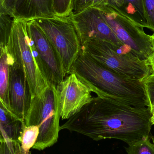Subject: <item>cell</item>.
<instances>
[{"label": "cell", "instance_id": "obj_1", "mask_svg": "<svg viewBox=\"0 0 154 154\" xmlns=\"http://www.w3.org/2000/svg\"><path fill=\"white\" fill-rule=\"evenodd\" d=\"M152 114L148 107H139L93 97L81 110L60 126L94 141L121 140L129 145L151 137Z\"/></svg>", "mask_w": 154, "mask_h": 154}, {"label": "cell", "instance_id": "obj_2", "mask_svg": "<svg viewBox=\"0 0 154 154\" xmlns=\"http://www.w3.org/2000/svg\"><path fill=\"white\" fill-rule=\"evenodd\" d=\"M71 73L77 75L98 97L134 106L149 107L143 82L108 69L82 49L71 67Z\"/></svg>", "mask_w": 154, "mask_h": 154}, {"label": "cell", "instance_id": "obj_3", "mask_svg": "<svg viewBox=\"0 0 154 154\" xmlns=\"http://www.w3.org/2000/svg\"><path fill=\"white\" fill-rule=\"evenodd\" d=\"M7 52L24 73L32 99L40 95L50 86L28 33L26 20L14 18Z\"/></svg>", "mask_w": 154, "mask_h": 154}, {"label": "cell", "instance_id": "obj_4", "mask_svg": "<svg viewBox=\"0 0 154 154\" xmlns=\"http://www.w3.org/2000/svg\"><path fill=\"white\" fill-rule=\"evenodd\" d=\"M82 49L105 67L125 78L143 82L153 73L149 61L141 60L129 49L108 42L90 40Z\"/></svg>", "mask_w": 154, "mask_h": 154}, {"label": "cell", "instance_id": "obj_5", "mask_svg": "<svg viewBox=\"0 0 154 154\" xmlns=\"http://www.w3.org/2000/svg\"><path fill=\"white\" fill-rule=\"evenodd\" d=\"M60 118L58 90L56 87L50 85L40 95L32 99L24 118L25 125L39 127V136L32 149L42 151L58 142Z\"/></svg>", "mask_w": 154, "mask_h": 154}, {"label": "cell", "instance_id": "obj_6", "mask_svg": "<svg viewBox=\"0 0 154 154\" xmlns=\"http://www.w3.org/2000/svg\"><path fill=\"white\" fill-rule=\"evenodd\" d=\"M118 38L139 58L149 61L154 53L152 36L144 26L133 16L105 0L96 5Z\"/></svg>", "mask_w": 154, "mask_h": 154}, {"label": "cell", "instance_id": "obj_7", "mask_svg": "<svg viewBox=\"0 0 154 154\" xmlns=\"http://www.w3.org/2000/svg\"><path fill=\"white\" fill-rule=\"evenodd\" d=\"M57 51L65 77L70 75L71 67L82 49V45L70 15H55L35 19Z\"/></svg>", "mask_w": 154, "mask_h": 154}, {"label": "cell", "instance_id": "obj_8", "mask_svg": "<svg viewBox=\"0 0 154 154\" xmlns=\"http://www.w3.org/2000/svg\"><path fill=\"white\" fill-rule=\"evenodd\" d=\"M28 33L50 85L57 88L66 77L57 51L34 20H26Z\"/></svg>", "mask_w": 154, "mask_h": 154}, {"label": "cell", "instance_id": "obj_9", "mask_svg": "<svg viewBox=\"0 0 154 154\" xmlns=\"http://www.w3.org/2000/svg\"><path fill=\"white\" fill-rule=\"evenodd\" d=\"M70 16L82 46L89 41L95 40L128 48L118 38L97 7L91 6L77 13H71Z\"/></svg>", "mask_w": 154, "mask_h": 154}, {"label": "cell", "instance_id": "obj_10", "mask_svg": "<svg viewBox=\"0 0 154 154\" xmlns=\"http://www.w3.org/2000/svg\"><path fill=\"white\" fill-rule=\"evenodd\" d=\"M61 118L68 119L89 103L93 97L89 87L74 73L67 76L57 88Z\"/></svg>", "mask_w": 154, "mask_h": 154}, {"label": "cell", "instance_id": "obj_11", "mask_svg": "<svg viewBox=\"0 0 154 154\" xmlns=\"http://www.w3.org/2000/svg\"><path fill=\"white\" fill-rule=\"evenodd\" d=\"M10 62L9 97L11 113L24 121L30 106V90L24 73L8 54Z\"/></svg>", "mask_w": 154, "mask_h": 154}, {"label": "cell", "instance_id": "obj_12", "mask_svg": "<svg viewBox=\"0 0 154 154\" xmlns=\"http://www.w3.org/2000/svg\"><path fill=\"white\" fill-rule=\"evenodd\" d=\"M13 15L26 20L55 16L53 0H16Z\"/></svg>", "mask_w": 154, "mask_h": 154}, {"label": "cell", "instance_id": "obj_13", "mask_svg": "<svg viewBox=\"0 0 154 154\" xmlns=\"http://www.w3.org/2000/svg\"><path fill=\"white\" fill-rule=\"evenodd\" d=\"M1 138L20 143L23 128L25 125L12 114L0 106Z\"/></svg>", "mask_w": 154, "mask_h": 154}, {"label": "cell", "instance_id": "obj_14", "mask_svg": "<svg viewBox=\"0 0 154 154\" xmlns=\"http://www.w3.org/2000/svg\"><path fill=\"white\" fill-rule=\"evenodd\" d=\"M9 72L10 62L7 50L2 51L0 61V106L11 113L9 97Z\"/></svg>", "mask_w": 154, "mask_h": 154}, {"label": "cell", "instance_id": "obj_15", "mask_svg": "<svg viewBox=\"0 0 154 154\" xmlns=\"http://www.w3.org/2000/svg\"><path fill=\"white\" fill-rule=\"evenodd\" d=\"M130 14L146 28L142 0H108Z\"/></svg>", "mask_w": 154, "mask_h": 154}, {"label": "cell", "instance_id": "obj_16", "mask_svg": "<svg viewBox=\"0 0 154 154\" xmlns=\"http://www.w3.org/2000/svg\"><path fill=\"white\" fill-rule=\"evenodd\" d=\"M39 134V128L36 126L24 125L20 138V154H31Z\"/></svg>", "mask_w": 154, "mask_h": 154}, {"label": "cell", "instance_id": "obj_17", "mask_svg": "<svg viewBox=\"0 0 154 154\" xmlns=\"http://www.w3.org/2000/svg\"><path fill=\"white\" fill-rule=\"evenodd\" d=\"M14 17L5 11L0 10V48L7 50V46L11 30Z\"/></svg>", "mask_w": 154, "mask_h": 154}, {"label": "cell", "instance_id": "obj_18", "mask_svg": "<svg viewBox=\"0 0 154 154\" xmlns=\"http://www.w3.org/2000/svg\"><path fill=\"white\" fill-rule=\"evenodd\" d=\"M150 137L139 140L126 147L127 154H154V144L152 143Z\"/></svg>", "mask_w": 154, "mask_h": 154}, {"label": "cell", "instance_id": "obj_19", "mask_svg": "<svg viewBox=\"0 0 154 154\" xmlns=\"http://www.w3.org/2000/svg\"><path fill=\"white\" fill-rule=\"evenodd\" d=\"M73 0H53V7L55 15L67 17L72 12Z\"/></svg>", "mask_w": 154, "mask_h": 154}, {"label": "cell", "instance_id": "obj_20", "mask_svg": "<svg viewBox=\"0 0 154 154\" xmlns=\"http://www.w3.org/2000/svg\"><path fill=\"white\" fill-rule=\"evenodd\" d=\"M146 28L151 29L154 35V0H142Z\"/></svg>", "mask_w": 154, "mask_h": 154}, {"label": "cell", "instance_id": "obj_21", "mask_svg": "<svg viewBox=\"0 0 154 154\" xmlns=\"http://www.w3.org/2000/svg\"><path fill=\"white\" fill-rule=\"evenodd\" d=\"M143 82L151 112L154 108V73L146 78Z\"/></svg>", "mask_w": 154, "mask_h": 154}, {"label": "cell", "instance_id": "obj_22", "mask_svg": "<svg viewBox=\"0 0 154 154\" xmlns=\"http://www.w3.org/2000/svg\"><path fill=\"white\" fill-rule=\"evenodd\" d=\"M0 154H20V143L0 138Z\"/></svg>", "mask_w": 154, "mask_h": 154}, {"label": "cell", "instance_id": "obj_23", "mask_svg": "<svg viewBox=\"0 0 154 154\" xmlns=\"http://www.w3.org/2000/svg\"><path fill=\"white\" fill-rule=\"evenodd\" d=\"M95 0H73L72 12L73 14L82 11L93 5Z\"/></svg>", "mask_w": 154, "mask_h": 154}, {"label": "cell", "instance_id": "obj_24", "mask_svg": "<svg viewBox=\"0 0 154 154\" xmlns=\"http://www.w3.org/2000/svg\"><path fill=\"white\" fill-rule=\"evenodd\" d=\"M16 0H0V10L13 15V9Z\"/></svg>", "mask_w": 154, "mask_h": 154}, {"label": "cell", "instance_id": "obj_25", "mask_svg": "<svg viewBox=\"0 0 154 154\" xmlns=\"http://www.w3.org/2000/svg\"><path fill=\"white\" fill-rule=\"evenodd\" d=\"M149 63L152 70L153 73H154V53L149 60Z\"/></svg>", "mask_w": 154, "mask_h": 154}, {"label": "cell", "instance_id": "obj_26", "mask_svg": "<svg viewBox=\"0 0 154 154\" xmlns=\"http://www.w3.org/2000/svg\"><path fill=\"white\" fill-rule=\"evenodd\" d=\"M152 43L154 50V35H152Z\"/></svg>", "mask_w": 154, "mask_h": 154}, {"label": "cell", "instance_id": "obj_27", "mask_svg": "<svg viewBox=\"0 0 154 154\" xmlns=\"http://www.w3.org/2000/svg\"><path fill=\"white\" fill-rule=\"evenodd\" d=\"M151 113L152 114V118L154 117V108L153 109V110L151 111Z\"/></svg>", "mask_w": 154, "mask_h": 154}, {"label": "cell", "instance_id": "obj_28", "mask_svg": "<svg viewBox=\"0 0 154 154\" xmlns=\"http://www.w3.org/2000/svg\"><path fill=\"white\" fill-rule=\"evenodd\" d=\"M152 125H154V117L152 118Z\"/></svg>", "mask_w": 154, "mask_h": 154}, {"label": "cell", "instance_id": "obj_29", "mask_svg": "<svg viewBox=\"0 0 154 154\" xmlns=\"http://www.w3.org/2000/svg\"><path fill=\"white\" fill-rule=\"evenodd\" d=\"M152 140L153 143L154 144V136H153L152 137Z\"/></svg>", "mask_w": 154, "mask_h": 154}]
</instances>
